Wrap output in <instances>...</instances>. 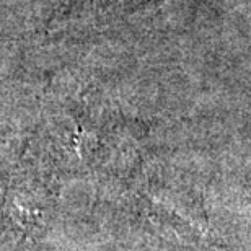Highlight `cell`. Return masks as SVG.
Returning <instances> with one entry per match:
<instances>
[{
  "mask_svg": "<svg viewBox=\"0 0 251 251\" xmlns=\"http://www.w3.org/2000/svg\"><path fill=\"white\" fill-rule=\"evenodd\" d=\"M142 2H147V0H109V3H119L123 7H127V5H139Z\"/></svg>",
  "mask_w": 251,
  "mask_h": 251,
  "instance_id": "6da1fadb",
  "label": "cell"
}]
</instances>
